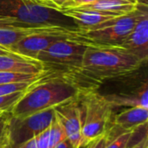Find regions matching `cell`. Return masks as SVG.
Returning <instances> with one entry per match:
<instances>
[{"instance_id": "1", "label": "cell", "mask_w": 148, "mask_h": 148, "mask_svg": "<svg viewBox=\"0 0 148 148\" xmlns=\"http://www.w3.org/2000/svg\"><path fill=\"white\" fill-rule=\"evenodd\" d=\"M143 65L139 58L122 47L87 45L82 69L74 77L82 89H96L99 83L127 76Z\"/></svg>"}, {"instance_id": "2", "label": "cell", "mask_w": 148, "mask_h": 148, "mask_svg": "<svg viewBox=\"0 0 148 148\" xmlns=\"http://www.w3.org/2000/svg\"><path fill=\"white\" fill-rule=\"evenodd\" d=\"M83 91L69 75L49 73L30 86L10 110L14 117L34 114L76 99Z\"/></svg>"}, {"instance_id": "3", "label": "cell", "mask_w": 148, "mask_h": 148, "mask_svg": "<svg viewBox=\"0 0 148 148\" xmlns=\"http://www.w3.org/2000/svg\"><path fill=\"white\" fill-rule=\"evenodd\" d=\"M0 25L80 31L79 26L60 10L26 0H0Z\"/></svg>"}, {"instance_id": "4", "label": "cell", "mask_w": 148, "mask_h": 148, "mask_svg": "<svg viewBox=\"0 0 148 148\" xmlns=\"http://www.w3.org/2000/svg\"><path fill=\"white\" fill-rule=\"evenodd\" d=\"M146 12H148V6L140 4L136 10L129 14L109 19L88 30H80L76 41L87 45L121 47Z\"/></svg>"}, {"instance_id": "5", "label": "cell", "mask_w": 148, "mask_h": 148, "mask_svg": "<svg viewBox=\"0 0 148 148\" xmlns=\"http://www.w3.org/2000/svg\"><path fill=\"white\" fill-rule=\"evenodd\" d=\"M75 39L64 38L54 42L46 49L41 51L36 60L42 64L47 71L76 75L82 69L87 44Z\"/></svg>"}, {"instance_id": "6", "label": "cell", "mask_w": 148, "mask_h": 148, "mask_svg": "<svg viewBox=\"0 0 148 148\" xmlns=\"http://www.w3.org/2000/svg\"><path fill=\"white\" fill-rule=\"evenodd\" d=\"M80 101L82 107V135L85 143L89 144L111 127L114 108L96 89L82 91Z\"/></svg>"}, {"instance_id": "7", "label": "cell", "mask_w": 148, "mask_h": 148, "mask_svg": "<svg viewBox=\"0 0 148 148\" xmlns=\"http://www.w3.org/2000/svg\"><path fill=\"white\" fill-rule=\"evenodd\" d=\"M54 115L53 108L24 117L11 115L9 121V148L33 140L47 130L51 125Z\"/></svg>"}, {"instance_id": "8", "label": "cell", "mask_w": 148, "mask_h": 148, "mask_svg": "<svg viewBox=\"0 0 148 148\" xmlns=\"http://www.w3.org/2000/svg\"><path fill=\"white\" fill-rule=\"evenodd\" d=\"M53 110L56 119L64 129L67 139L73 147H77L80 145H88L82 135V107L80 95L75 100L55 107Z\"/></svg>"}, {"instance_id": "9", "label": "cell", "mask_w": 148, "mask_h": 148, "mask_svg": "<svg viewBox=\"0 0 148 148\" xmlns=\"http://www.w3.org/2000/svg\"><path fill=\"white\" fill-rule=\"evenodd\" d=\"M76 34L66 33H40L23 37L10 48V51L28 58L36 59L38 54L54 42L64 38H77Z\"/></svg>"}, {"instance_id": "10", "label": "cell", "mask_w": 148, "mask_h": 148, "mask_svg": "<svg viewBox=\"0 0 148 148\" xmlns=\"http://www.w3.org/2000/svg\"><path fill=\"white\" fill-rule=\"evenodd\" d=\"M121 47L126 49L144 64H147L148 59V12H146L139 19Z\"/></svg>"}, {"instance_id": "11", "label": "cell", "mask_w": 148, "mask_h": 148, "mask_svg": "<svg viewBox=\"0 0 148 148\" xmlns=\"http://www.w3.org/2000/svg\"><path fill=\"white\" fill-rule=\"evenodd\" d=\"M102 95L113 108L141 107L148 109V84L147 79L134 90Z\"/></svg>"}, {"instance_id": "12", "label": "cell", "mask_w": 148, "mask_h": 148, "mask_svg": "<svg viewBox=\"0 0 148 148\" xmlns=\"http://www.w3.org/2000/svg\"><path fill=\"white\" fill-rule=\"evenodd\" d=\"M65 16L70 17L80 28V30H88L109 19L120 16L112 13L84 9V8H68L60 10Z\"/></svg>"}, {"instance_id": "13", "label": "cell", "mask_w": 148, "mask_h": 148, "mask_svg": "<svg viewBox=\"0 0 148 148\" xmlns=\"http://www.w3.org/2000/svg\"><path fill=\"white\" fill-rule=\"evenodd\" d=\"M148 109L141 107L129 108L117 114L112 119V127L121 134L127 131H133L147 123Z\"/></svg>"}, {"instance_id": "14", "label": "cell", "mask_w": 148, "mask_h": 148, "mask_svg": "<svg viewBox=\"0 0 148 148\" xmlns=\"http://www.w3.org/2000/svg\"><path fill=\"white\" fill-rule=\"evenodd\" d=\"M0 71L24 74H41L47 70L36 59L10 53L0 55Z\"/></svg>"}, {"instance_id": "15", "label": "cell", "mask_w": 148, "mask_h": 148, "mask_svg": "<svg viewBox=\"0 0 148 148\" xmlns=\"http://www.w3.org/2000/svg\"><path fill=\"white\" fill-rule=\"evenodd\" d=\"M139 5L135 0H95L94 3L77 8L95 10L123 16L136 10Z\"/></svg>"}, {"instance_id": "16", "label": "cell", "mask_w": 148, "mask_h": 148, "mask_svg": "<svg viewBox=\"0 0 148 148\" xmlns=\"http://www.w3.org/2000/svg\"><path fill=\"white\" fill-rule=\"evenodd\" d=\"M49 71L41 74H24L0 71V84H11L21 82H33L44 77Z\"/></svg>"}, {"instance_id": "17", "label": "cell", "mask_w": 148, "mask_h": 148, "mask_svg": "<svg viewBox=\"0 0 148 148\" xmlns=\"http://www.w3.org/2000/svg\"><path fill=\"white\" fill-rule=\"evenodd\" d=\"M49 148H53L59 142H61L62 140L67 138L64 129L58 122V121L56 119L55 115L52 120L51 125L49 128Z\"/></svg>"}, {"instance_id": "18", "label": "cell", "mask_w": 148, "mask_h": 148, "mask_svg": "<svg viewBox=\"0 0 148 148\" xmlns=\"http://www.w3.org/2000/svg\"><path fill=\"white\" fill-rule=\"evenodd\" d=\"M11 114L10 112L0 113V148H9V121Z\"/></svg>"}, {"instance_id": "19", "label": "cell", "mask_w": 148, "mask_h": 148, "mask_svg": "<svg viewBox=\"0 0 148 148\" xmlns=\"http://www.w3.org/2000/svg\"><path fill=\"white\" fill-rule=\"evenodd\" d=\"M37 81L33 82H21V83H11V84H0V96H4V95H8L13 94V93H17V92L26 91L30 86H32Z\"/></svg>"}, {"instance_id": "20", "label": "cell", "mask_w": 148, "mask_h": 148, "mask_svg": "<svg viewBox=\"0 0 148 148\" xmlns=\"http://www.w3.org/2000/svg\"><path fill=\"white\" fill-rule=\"evenodd\" d=\"M25 91L13 93L8 95L0 96V113L10 112L11 108L17 102V101L22 97Z\"/></svg>"}, {"instance_id": "21", "label": "cell", "mask_w": 148, "mask_h": 148, "mask_svg": "<svg viewBox=\"0 0 148 148\" xmlns=\"http://www.w3.org/2000/svg\"><path fill=\"white\" fill-rule=\"evenodd\" d=\"M134 130L127 131L121 134L120 135L110 140L106 148H128L129 142L134 134Z\"/></svg>"}, {"instance_id": "22", "label": "cell", "mask_w": 148, "mask_h": 148, "mask_svg": "<svg viewBox=\"0 0 148 148\" xmlns=\"http://www.w3.org/2000/svg\"><path fill=\"white\" fill-rule=\"evenodd\" d=\"M49 128L35 138L36 148H49Z\"/></svg>"}, {"instance_id": "23", "label": "cell", "mask_w": 148, "mask_h": 148, "mask_svg": "<svg viewBox=\"0 0 148 148\" xmlns=\"http://www.w3.org/2000/svg\"><path fill=\"white\" fill-rule=\"evenodd\" d=\"M109 141H110V139H109L108 134L107 132L105 134H103L99 139L89 143L88 146V148H106Z\"/></svg>"}, {"instance_id": "24", "label": "cell", "mask_w": 148, "mask_h": 148, "mask_svg": "<svg viewBox=\"0 0 148 148\" xmlns=\"http://www.w3.org/2000/svg\"><path fill=\"white\" fill-rule=\"evenodd\" d=\"M95 0H68L60 10L62 9H68V8H77L82 7L87 4H89L91 3H94Z\"/></svg>"}, {"instance_id": "25", "label": "cell", "mask_w": 148, "mask_h": 148, "mask_svg": "<svg viewBox=\"0 0 148 148\" xmlns=\"http://www.w3.org/2000/svg\"><path fill=\"white\" fill-rule=\"evenodd\" d=\"M26 1H29V2L33 3H36V4H39V5H42V6H46V7L56 9V7L55 6V4L50 0H26Z\"/></svg>"}, {"instance_id": "26", "label": "cell", "mask_w": 148, "mask_h": 148, "mask_svg": "<svg viewBox=\"0 0 148 148\" xmlns=\"http://www.w3.org/2000/svg\"><path fill=\"white\" fill-rule=\"evenodd\" d=\"M53 148H75L73 147V145L70 143V141L66 138L65 140H62L61 142H59L57 145H56Z\"/></svg>"}, {"instance_id": "27", "label": "cell", "mask_w": 148, "mask_h": 148, "mask_svg": "<svg viewBox=\"0 0 148 148\" xmlns=\"http://www.w3.org/2000/svg\"><path fill=\"white\" fill-rule=\"evenodd\" d=\"M11 148H36V140L33 139V140H30L22 145H19V146H16L15 147Z\"/></svg>"}, {"instance_id": "28", "label": "cell", "mask_w": 148, "mask_h": 148, "mask_svg": "<svg viewBox=\"0 0 148 148\" xmlns=\"http://www.w3.org/2000/svg\"><path fill=\"white\" fill-rule=\"evenodd\" d=\"M130 148H148V136H146L139 143Z\"/></svg>"}, {"instance_id": "29", "label": "cell", "mask_w": 148, "mask_h": 148, "mask_svg": "<svg viewBox=\"0 0 148 148\" xmlns=\"http://www.w3.org/2000/svg\"><path fill=\"white\" fill-rule=\"evenodd\" d=\"M54 4H55V6L56 7V9L59 10L61 8H62V6L68 1V0H50Z\"/></svg>"}, {"instance_id": "30", "label": "cell", "mask_w": 148, "mask_h": 148, "mask_svg": "<svg viewBox=\"0 0 148 148\" xmlns=\"http://www.w3.org/2000/svg\"><path fill=\"white\" fill-rule=\"evenodd\" d=\"M10 53H12V52L10 49L0 47V55H5V54H10Z\"/></svg>"}, {"instance_id": "31", "label": "cell", "mask_w": 148, "mask_h": 148, "mask_svg": "<svg viewBox=\"0 0 148 148\" xmlns=\"http://www.w3.org/2000/svg\"><path fill=\"white\" fill-rule=\"evenodd\" d=\"M139 4H141V5H147L148 6V0H135Z\"/></svg>"}, {"instance_id": "32", "label": "cell", "mask_w": 148, "mask_h": 148, "mask_svg": "<svg viewBox=\"0 0 148 148\" xmlns=\"http://www.w3.org/2000/svg\"><path fill=\"white\" fill-rule=\"evenodd\" d=\"M88 145H80V146H78L77 147H75V148H88Z\"/></svg>"}]
</instances>
